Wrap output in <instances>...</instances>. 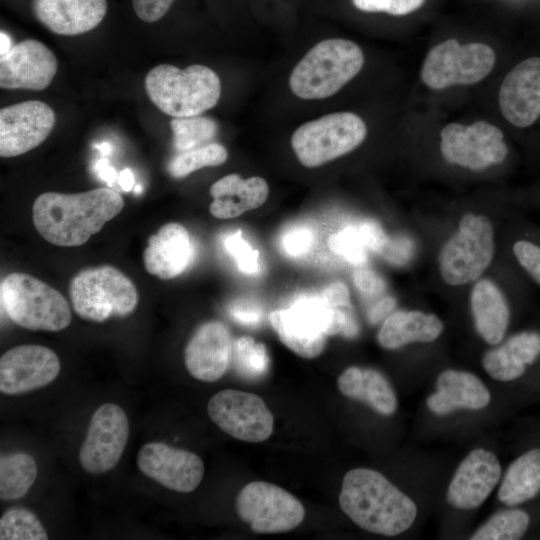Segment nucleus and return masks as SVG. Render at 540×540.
I'll use <instances>...</instances> for the list:
<instances>
[{
    "instance_id": "obj_7",
    "label": "nucleus",
    "mask_w": 540,
    "mask_h": 540,
    "mask_svg": "<svg viewBox=\"0 0 540 540\" xmlns=\"http://www.w3.org/2000/svg\"><path fill=\"white\" fill-rule=\"evenodd\" d=\"M69 296L77 315L93 322L126 316L138 303V292L133 282L110 265L79 271L70 282Z\"/></svg>"
},
{
    "instance_id": "obj_50",
    "label": "nucleus",
    "mask_w": 540,
    "mask_h": 540,
    "mask_svg": "<svg viewBox=\"0 0 540 540\" xmlns=\"http://www.w3.org/2000/svg\"><path fill=\"white\" fill-rule=\"evenodd\" d=\"M117 182L124 191L128 192L132 190L135 183L132 171L129 168L120 171Z\"/></svg>"
},
{
    "instance_id": "obj_37",
    "label": "nucleus",
    "mask_w": 540,
    "mask_h": 540,
    "mask_svg": "<svg viewBox=\"0 0 540 540\" xmlns=\"http://www.w3.org/2000/svg\"><path fill=\"white\" fill-rule=\"evenodd\" d=\"M330 249L354 266H362L368 257V247L357 225L347 226L333 234Z\"/></svg>"
},
{
    "instance_id": "obj_30",
    "label": "nucleus",
    "mask_w": 540,
    "mask_h": 540,
    "mask_svg": "<svg viewBox=\"0 0 540 540\" xmlns=\"http://www.w3.org/2000/svg\"><path fill=\"white\" fill-rule=\"evenodd\" d=\"M540 493V448H532L517 457L507 468L498 498L507 506H517Z\"/></svg>"
},
{
    "instance_id": "obj_3",
    "label": "nucleus",
    "mask_w": 540,
    "mask_h": 540,
    "mask_svg": "<svg viewBox=\"0 0 540 540\" xmlns=\"http://www.w3.org/2000/svg\"><path fill=\"white\" fill-rule=\"evenodd\" d=\"M269 322L280 341L306 359L324 351L328 336L354 338L359 333L351 305L332 306L321 296L303 297L288 308L273 310Z\"/></svg>"
},
{
    "instance_id": "obj_14",
    "label": "nucleus",
    "mask_w": 540,
    "mask_h": 540,
    "mask_svg": "<svg viewBox=\"0 0 540 540\" xmlns=\"http://www.w3.org/2000/svg\"><path fill=\"white\" fill-rule=\"evenodd\" d=\"M129 438V420L113 403L101 405L93 413L79 451L82 468L91 474L113 469L121 459Z\"/></svg>"
},
{
    "instance_id": "obj_33",
    "label": "nucleus",
    "mask_w": 540,
    "mask_h": 540,
    "mask_svg": "<svg viewBox=\"0 0 540 540\" xmlns=\"http://www.w3.org/2000/svg\"><path fill=\"white\" fill-rule=\"evenodd\" d=\"M170 126L173 146L179 152L192 150L212 140L217 133V124L207 117H174Z\"/></svg>"
},
{
    "instance_id": "obj_24",
    "label": "nucleus",
    "mask_w": 540,
    "mask_h": 540,
    "mask_svg": "<svg viewBox=\"0 0 540 540\" xmlns=\"http://www.w3.org/2000/svg\"><path fill=\"white\" fill-rule=\"evenodd\" d=\"M437 391L427 398V406L437 415L456 409L479 410L490 402V393L472 373L448 369L437 379Z\"/></svg>"
},
{
    "instance_id": "obj_1",
    "label": "nucleus",
    "mask_w": 540,
    "mask_h": 540,
    "mask_svg": "<svg viewBox=\"0 0 540 540\" xmlns=\"http://www.w3.org/2000/svg\"><path fill=\"white\" fill-rule=\"evenodd\" d=\"M123 207L122 197L110 188L76 194L45 192L34 201L33 223L49 243L75 247L86 243Z\"/></svg>"
},
{
    "instance_id": "obj_19",
    "label": "nucleus",
    "mask_w": 540,
    "mask_h": 540,
    "mask_svg": "<svg viewBox=\"0 0 540 540\" xmlns=\"http://www.w3.org/2000/svg\"><path fill=\"white\" fill-rule=\"evenodd\" d=\"M233 342L225 324L208 321L193 333L184 351L188 372L204 382H215L228 370L232 361Z\"/></svg>"
},
{
    "instance_id": "obj_11",
    "label": "nucleus",
    "mask_w": 540,
    "mask_h": 540,
    "mask_svg": "<svg viewBox=\"0 0 540 540\" xmlns=\"http://www.w3.org/2000/svg\"><path fill=\"white\" fill-rule=\"evenodd\" d=\"M495 53L483 43L461 46L449 39L433 47L425 58L421 77L432 89L479 82L492 70Z\"/></svg>"
},
{
    "instance_id": "obj_31",
    "label": "nucleus",
    "mask_w": 540,
    "mask_h": 540,
    "mask_svg": "<svg viewBox=\"0 0 540 540\" xmlns=\"http://www.w3.org/2000/svg\"><path fill=\"white\" fill-rule=\"evenodd\" d=\"M37 477L35 460L26 453L3 455L0 459V497L16 500L23 497Z\"/></svg>"
},
{
    "instance_id": "obj_52",
    "label": "nucleus",
    "mask_w": 540,
    "mask_h": 540,
    "mask_svg": "<svg viewBox=\"0 0 540 540\" xmlns=\"http://www.w3.org/2000/svg\"><path fill=\"white\" fill-rule=\"evenodd\" d=\"M95 149H98L103 156H107L111 153L112 151V146L110 143L108 142H102L100 144H94L93 145Z\"/></svg>"
},
{
    "instance_id": "obj_23",
    "label": "nucleus",
    "mask_w": 540,
    "mask_h": 540,
    "mask_svg": "<svg viewBox=\"0 0 540 540\" xmlns=\"http://www.w3.org/2000/svg\"><path fill=\"white\" fill-rule=\"evenodd\" d=\"M33 12L46 28L73 36L98 26L107 12L106 0H33Z\"/></svg>"
},
{
    "instance_id": "obj_25",
    "label": "nucleus",
    "mask_w": 540,
    "mask_h": 540,
    "mask_svg": "<svg viewBox=\"0 0 540 540\" xmlns=\"http://www.w3.org/2000/svg\"><path fill=\"white\" fill-rule=\"evenodd\" d=\"M213 201L210 213L219 219H231L259 208L268 198L269 186L261 177L242 179L229 174L217 180L210 188Z\"/></svg>"
},
{
    "instance_id": "obj_5",
    "label": "nucleus",
    "mask_w": 540,
    "mask_h": 540,
    "mask_svg": "<svg viewBox=\"0 0 540 540\" xmlns=\"http://www.w3.org/2000/svg\"><path fill=\"white\" fill-rule=\"evenodd\" d=\"M364 55L360 47L346 39H327L312 47L293 68L289 86L299 98L330 97L361 70Z\"/></svg>"
},
{
    "instance_id": "obj_10",
    "label": "nucleus",
    "mask_w": 540,
    "mask_h": 540,
    "mask_svg": "<svg viewBox=\"0 0 540 540\" xmlns=\"http://www.w3.org/2000/svg\"><path fill=\"white\" fill-rule=\"evenodd\" d=\"M236 511L258 534L293 530L304 519L303 504L285 489L264 481H252L237 495Z\"/></svg>"
},
{
    "instance_id": "obj_41",
    "label": "nucleus",
    "mask_w": 540,
    "mask_h": 540,
    "mask_svg": "<svg viewBox=\"0 0 540 540\" xmlns=\"http://www.w3.org/2000/svg\"><path fill=\"white\" fill-rule=\"evenodd\" d=\"M512 250L519 265L540 286V246L527 240H518Z\"/></svg>"
},
{
    "instance_id": "obj_39",
    "label": "nucleus",
    "mask_w": 540,
    "mask_h": 540,
    "mask_svg": "<svg viewBox=\"0 0 540 540\" xmlns=\"http://www.w3.org/2000/svg\"><path fill=\"white\" fill-rule=\"evenodd\" d=\"M314 242V233L307 226H294L287 229L280 240L283 252L291 257H298L310 251Z\"/></svg>"
},
{
    "instance_id": "obj_8",
    "label": "nucleus",
    "mask_w": 540,
    "mask_h": 540,
    "mask_svg": "<svg viewBox=\"0 0 540 540\" xmlns=\"http://www.w3.org/2000/svg\"><path fill=\"white\" fill-rule=\"evenodd\" d=\"M494 251V229L489 218L467 213L461 217L457 232L439 252L440 275L449 285L469 283L489 267Z\"/></svg>"
},
{
    "instance_id": "obj_36",
    "label": "nucleus",
    "mask_w": 540,
    "mask_h": 540,
    "mask_svg": "<svg viewBox=\"0 0 540 540\" xmlns=\"http://www.w3.org/2000/svg\"><path fill=\"white\" fill-rule=\"evenodd\" d=\"M0 539L46 540L48 534L31 510L24 507H12L0 519Z\"/></svg>"
},
{
    "instance_id": "obj_48",
    "label": "nucleus",
    "mask_w": 540,
    "mask_h": 540,
    "mask_svg": "<svg viewBox=\"0 0 540 540\" xmlns=\"http://www.w3.org/2000/svg\"><path fill=\"white\" fill-rule=\"evenodd\" d=\"M94 171L100 179L108 183L110 186L117 181L118 174L110 165L107 158H101L94 165Z\"/></svg>"
},
{
    "instance_id": "obj_20",
    "label": "nucleus",
    "mask_w": 540,
    "mask_h": 540,
    "mask_svg": "<svg viewBox=\"0 0 540 540\" xmlns=\"http://www.w3.org/2000/svg\"><path fill=\"white\" fill-rule=\"evenodd\" d=\"M501 465L496 455L478 448L460 463L449 484L446 499L458 509L480 506L501 478Z\"/></svg>"
},
{
    "instance_id": "obj_42",
    "label": "nucleus",
    "mask_w": 540,
    "mask_h": 540,
    "mask_svg": "<svg viewBox=\"0 0 540 540\" xmlns=\"http://www.w3.org/2000/svg\"><path fill=\"white\" fill-rule=\"evenodd\" d=\"M414 253V244L407 237L388 238L381 255L389 263L401 265L407 263Z\"/></svg>"
},
{
    "instance_id": "obj_2",
    "label": "nucleus",
    "mask_w": 540,
    "mask_h": 540,
    "mask_svg": "<svg viewBox=\"0 0 540 540\" xmlns=\"http://www.w3.org/2000/svg\"><path fill=\"white\" fill-rule=\"evenodd\" d=\"M342 511L360 528L396 536L412 526L416 504L380 472L368 468L348 471L339 494Z\"/></svg>"
},
{
    "instance_id": "obj_51",
    "label": "nucleus",
    "mask_w": 540,
    "mask_h": 540,
    "mask_svg": "<svg viewBox=\"0 0 540 540\" xmlns=\"http://www.w3.org/2000/svg\"><path fill=\"white\" fill-rule=\"evenodd\" d=\"M12 41L10 37L1 31L0 33V55H5L12 47Z\"/></svg>"
},
{
    "instance_id": "obj_15",
    "label": "nucleus",
    "mask_w": 540,
    "mask_h": 540,
    "mask_svg": "<svg viewBox=\"0 0 540 540\" xmlns=\"http://www.w3.org/2000/svg\"><path fill=\"white\" fill-rule=\"evenodd\" d=\"M54 124L53 109L42 101L28 100L1 108V157H15L36 148L48 137Z\"/></svg>"
},
{
    "instance_id": "obj_47",
    "label": "nucleus",
    "mask_w": 540,
    "mask_h": 540,
    "mask_svg": "<svg viewBox=\"0 0 540 540\" xmlns=\"http://www.w3.org/2000/svg\"><path fill=\"white\" fill-rule=\"evenodd\" d=\"M396 300L393 297H385L375 304L368 314L370 323L376 324L383 318L389 316V313L394 309Z\"/></svg>"
},
{
    "instance_id": "obj_32",
    "label": "nucleus",
    "mask_w": 540,
    "mask_h": 540,
    "mask_svg": "<svg viewBox=\"0 0 540 540\" xmlns=\"http://www.w3.org/2000/svg\"><path fill=\"white\" fill-rule=\"evenodd\" d=\"M530 525L528 513L519 508L499 511L492 515L470 537L472 540H517Z\"/></svg>"
},
{
    "instance_id": "obj_6",
    "label": "nucleus",
    "mask_w": 540,
    "mask_h": 540,
    "mask_svg": "<svg viewBox=\"0 0 540 540\" xmlns=\"http://www.w3.org/2000/svg\"><path fill=\"white\" fill-rule=\"evenodd\" d=\"M0 299L6 315L23 328L60 331L71 323L65 297L29 274L13 272L5 276L0 284Z\"/></svg>"
},
{
    "instance_id": "obj_17",
    "label": "nucleus",
    "mask_w": 540,
    "mask_h": 540,
    "mask_svg": "<svg viewBox=\"0 0 540 540\" xmlns=\"http://www.w3.org/2000/svg\"><path fill=\"white\" fill-rule=\"evenodd\" d=\"M59 372L60 361L53 350L35 344L16 346L0 358V391L29 392L48 385Z\"/></svg>"
},
{
    "instance_id": "obj_27",
    "label": "nucleus",
    "mask_w": 540,
    "mask_h": 540,
    "mask_svg": "<svg viewBox=\"0 0 540 540\" xmlns=\"http://www.w3.org/2000/svg\"><path fill=\"white\" fill-rule=\"evenodd\" d=\"M470 309L479 335L491 345L499 344L510 321V308L499 287L491 280H478L470 292Z\"/></svg>"
},
{
    "instance_id": "obj_26",
    "label": "nucleus",
    "mask_w": 540,
    "mask_h": 540,
    "mask_svg": "<svg viewBox=\"0 0 540 540\" xmlns=\"http://www.w3.org/2000/svg\"><path fill=\"white\" fill-rule=\"evenodd\" d=\"M540 356V334L522 331L509 337L503 344L488 350L482 358L484 370L502 382L523 376Z\"/></svg>"
},
{
    "instance_id": "obj_46",
    "label": "nucleus",
    "mask_w": 540,
    "mask_h": 540,
    "mask_svg": "<svg viewBox=\"0 0 540 540\" xmlns=\"http://www.w3.org/2000/svg\"><path fill=\"white\" fill-rule=\"evenodd\" d=\"M329 305H351L348 287L342 282H334L328 285L320 295Z\"/></svg>"
},
{
    "instance_id": "obj_45",
    "label": "nucleus",
    "mask_w": 540,
    "mask_h": 540,
    "mask_svg": "<svg viewBox=\"0 0 540 540\" xmlns=\"http://www.w3.org/2000/svg\"><path fill=\"white\" fill-rule=\"evenodd\" d=\"M353 280L356 287L363 293L378 295L386 290L385 280L375 271L359 268L354 272Z\"/></svg>"
},
{
    "instance_id": "obj_40",
    "label": "nucleus",
    "mask_w": 540,
    "mask_h": 540,
    "mask_svg": "<svg viewBox=\"0 0 540 540\" xmlns=\"http://www.w3.org/2000/svg\"><path fill=\"white\" fill-rule=\"evenodd\" d=\"M360 10L386 12L391 15H406L418 9L424 0H352Z\"/></svg>"
},
{
    "instance_id": "obj_18",
    "label": "nucleus",
    "mask_w": 540,
    "mask_h": 540,
    "mask_svg": "<svg viewBox=\"0 0 540 540\" xmlns=\"http://www.w3.org/2000/svg\"><path fill=\"white\" fill-rule=\"evenodd\" d=\"M57 69L54 53L42 42L27 39L0 57V87L41 91L51 84Z\"/></svg>"
},
{
    "instance_id": "obj_4",
    "label": "nucleus",
    "mask_w": 540,
    "mask_h": 540,
    "mask_svg": "<svg viewBox=\"0 0 540 540\" xmlns=\"http://www.w3.org/2000/svg\"><path fill=\"white\" fill-rule=\"evenodd\" d=\"M145 89L152 103L163 113L173 118L192 117L217 104L221 82L207 66L191 65L180 69L161 64L146 75Z\"/></svg>"
},
{
    "instance_id": "obj_12",
    "label": "nucleus",
    "mask_w": 540,
    "mask_h": 540,
    "mask_svg": "<svg viewBox=\"0 0 540 540\" xmlns=\"http://www.w3.org/2000/svg\"><path fill=\"white\" fill-rule=\"evenodd\" d=\"M210 419L226 434L245 442H262L273 431L274 417L258 395L225 389L212 396L207 405Z\"/></svg>"
},
{
    "instance_id": "obj_28",
    "label": "nucleus",
    "mask_w": 540,
    "mask_h": 540,
    "mask_svg": "<svg viewBox=\"0 0 540 540\" xmlns=\"http://www.w3.org/2000/svg\"><path fill=\"white\" fill-rule=\"evenodd\" d=\"M337 386L342 395L366 403L379 414L388 416L397 408L396 394L378 370L348 367L339 376Z\"/></svg>"
},
{
    "instance_id": "obj_44",
    "label": "nucleus",
    "mask_w": 540,
    "mask_h": 540,
    "mask_svg": "<svg viewBox=\"0 0 540 540\" xmlns=\"http://www.w3.org/2000/svg\"><path fill=\"white\" fill-rule=\"evenodd\" d=\"M368 249L372 252L380 254L384 248L388 236L382 227L374 220L365 219L357 224Z\"/></svg>"
},
{
    "instance_id": "obj_34",
    "label": "nucleus",
    "mask_w": 540,
    "mask_h": 540,
    "mask_svg": "<svg viewBox=\"0 0 540 540\" xmlns=\"http://www.w3.org/2000/svg\"><path fill=\"white\" fill-rule=\"evenodd\" d=\"M237 373L250 380L265 376L269 370V355L262 343H257L249 336H243L233 342V355Z\"/></svg>"
},
{
    "instance_id": "obj_29",
    "label": "nucleus",
    "mask_w": 540,
    "mask_h": 540,
    "mask_svg": "<svg viewBox=\"0 0 540 540\" xmlns=\"http://www.w3.org/2000/svg\"><path fill=\"white\" fill-rule=\"evenodd\" d=\"M442 331L443 323L434 314L399 310L385 318L377 340L385 349H398L414 342H432Z\"/></svg>"
},
{
    "instance_id": "obj_9",
    "label": "nucleus",
    "mask_w": 540,
    "mask_h": 540,
    "mask_svg": "<svg viewBox=\"0 0 540 540\" xmlns=\"http://www.w3.org/2000/svg\"><path fill=\"white\" fill-rule=\"evenodd\" d=\"M366 135V125L358 115L337 112L302 124L293 133L291 145L304 167L315 168L351 152Z\"/></svg>"
},
{
    "instance_id": "obj_13",
    "label": "nucleus",
    "mask_w": 540,
    "mask_h": 540,
    "mask_svg": "<svg viewBox=\"0 0 540 540\" xmlns=\"http://www.w3.org/2000/svg\"><path fill=\"white\" fill-rule=\"evenodd\" d=\"M440 137L444 159L473 171L501 163L508 153L503 132L485 121L471 125L450 123L441 130Z\"/></svg>"
},
{
    "instance_id": "obj_53",
    "label": "nucleus",
    "mask_w": 540,
    "mask_h": 540,
    "mask_svg": "<svg viewBox=\"0 0 540 540\" xmlns=\"http://www.w3.org/2000/svg\"><path fill=\"white\" fill-rule=\"evenodd\" d=\"M133 191H134L135 194H140L142 192V186L140 184L136 185L133 188Z\"/></svg>"
},
{
    "instance_id": "obj_22",
    "label": "nucleus",
    "mask_w": 540,
    "mask_h": 540,
    "mask_svg": "<svg viewBox=\"0 0 540 540\" xmlns=\"http://www.w3.org/2000/svg\"><path fill=\"white\" fill-rule=\"evenodd\" d=\"M194 247L188 230L181 224H164L157 234L151 235L143 252L148 273L162 280L173 279L191 264Z\"/></svg>"
},
{
    "instance_id": "obj_43",
    "label": "nucleus",
    "mask_w": 540,
    "mask_h": 540,
    "mask_svg": "<svg viewBox=\"0 0 540 540\" xmlns=\"http://www.w3.org/2000/svg\"><path fill=\"white\" fill-rule=\"evenodd\" d=\"M175 0H132L137 17L147 23L160 20Z\"/></svg>"
},
{
    "instance_id": "obj_35",
    "label": "nucleus",
    "mask_w": 540,
    "mask_h": 540,
    "mask_svg": "<svg viewBox=\"0 0 540 540\" xmlns=\"http://www.w3.org/2000/svg\"><path fill=\"white\" fill-rule=\"evenodd\" d=\"M228 158L227 150L219 143L180 152L169 163L168 171L174 178H183L204 167L218 166Z\"/></svg>"
},
{
    "instance_id": "obj_16",
    "label": "nucleus",
    "mask_w": 540,
    "mask_h": 540,
    "mask_svg": "<svg viewBox=\"0 0 540 540\" xmlns=\"http://www.w3.org/2000/svg\"><path fill=\"white\" fill-rule=\"evenodd\" d=\"M137 466L147 477L180 493L194 491L204 476V464L198 455L163 442L143 445L138 452Z\"/></svg>"
},
{
    "instance_id": "obj_21",
    "label": "nucleus",
    "mask_w": 540,
    "mask_h": 540,
    "mask_svg": "<svg viewBox=\"0 0 540 540\" xmlns=\"http://www.w3.org/2000/svg\"><path fill=\"white\" fill-rule=\"evenodd\" d=\"M500 110L517 127H527L540 116V57L516 65L503 80L499 91Z\"/></svg>"
},
{
    "instance_id": "obj_38",
    "label": "nucleus",
    "mask_w": 540,
    "mask_h": 540,
    "mask_svg": "<svg viewBox=\"0 0 540 540\" xmlns=\"http://www.w3.org/2000/svg\"><path fill=\"white\" fill-rule=\"evenodd\" d=\"M224 245L226 250L235 259L238 269L246 274H254L259 271V255L249 243L243 239L240 231L229 235Z\"/></svg>"
},
{
    "instance_id": "obj_49",
    "label": "nucleus",
    "mask_w": 540,
    "mask_h": 540,
    "mask_svg": "<svg viewBox=\"0 0 540 540\" xmlns=\"http://www.w3.org/2000/svg\"><path fill=\"white\" fill-rule=\"evenodd\" d=\"M232 316L237 321L243 323V324H254L260 319V315L258 312H255L252 309H244V307H235L231 311Z\"/></svg>"
}]
</instances>
